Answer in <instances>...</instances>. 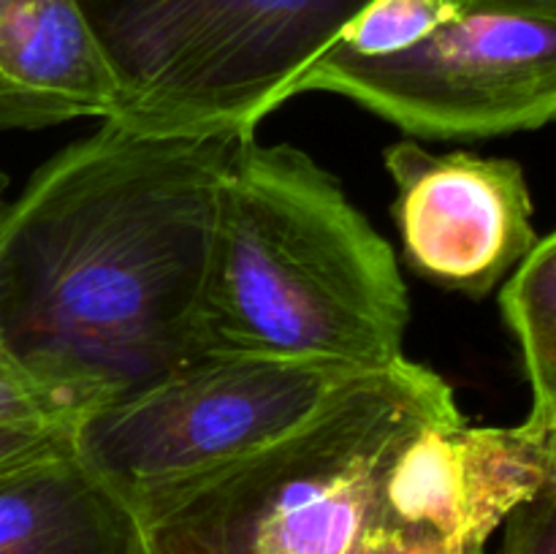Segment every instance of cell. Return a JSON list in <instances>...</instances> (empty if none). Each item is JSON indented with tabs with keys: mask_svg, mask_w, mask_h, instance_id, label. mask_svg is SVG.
<instances>
[{
	"mask_svg": "<svg viewBox=\"0 0 556 554\" xmlns=\"http://www.w3.org/2000/svg\"><path fill=\"white\" fill-rule=\"evenodd\" d=\"M394 179L391 212L407 266L424 280L486 297L538 244L521 166L476 152L396 141L383 155Z\"/></svg>",
	"mask_w": 556,
	"mask_h": 554,
	"instance_id": "52a82bcc",
	"label": "cell"
},
{
	"mask_svg": "<svg viewBox=\"0 0 556 554\" xmlns=\"http://www.w3.org/2000/svg\"><path fill=\"white\" fill-rule=\"evenodd\" d=\"M400 264L307 152L248 134L220 190L199 315L201 356L375 373L405 358Z\"/></svg>",
	"mask_w": 556,
	"mask_h": 554,
	"instance_id": "3957f363",
	"label": "cell"
},
{
	"mask_svg": "<svg viewBox=\"0 0 556 554\" xmlns=\"http://www.w3.org/2000/svg\"><path fill=\"white\" fill-rule=\"evenodd\" d=\"M5 190H9V177L0 172V217H3L5 206H9ZM0 421L36 424V427H54L76 432L81 418L68 405H63L58 396L49 394L38 383H33L0 351Z\"/></svg>",
	"mask_w": 556,
	"mask_h": 554,
	"instance_id": "7c38bea8",
	"label": "cell"
},
{
	"mask_svg": "<svg viewBox=\"0 0 556 554\" xmlns=\"http://www.w3.org/2000/svg\"><path fill=\"white\" fill-rule=\"evenodd\" d=\"M114 112L117 79L79 0H0V128Z\"/></svg>",
	"mask_w": 556,
	"mask_h": 554,
	"instance_id": "ba28073f",
	"label": "cell"
},
{
	"mask_svg": "<svg viewBox=\"0 0 556 554\" xmlns=\"http://www.w3.org/2000/svg\"><path fill=\"white\" fill-rule=\"evenodd\" d=\"M548 451V481H556V440H546Z\"/></svg>",
	"mask_w": 556,
	"mask_h": 554,
	"instance_id": "2e32d148",
	"label": "cell"
},
{
	"mask_svg": "<svg viewBox=\"0 0 556 554\" xmlns=\"http://www.w3.org/2000/svg\"><path fill=\"white\" fill-rule=\"evenodd\" d=\"M465 5H481V9L514 11V14L541 16L556 22V0H459Z\"/></svg>",
	"mask_w": 556,
	"mask_h": 554,
	"instance_id": "9a60e30c",
	"label": "cell"
},
{
	"mask_svg": "<svg viewBox=\"0 0 556 554\" xmlns=\"http://www.w3.org/2000/svg\"><path fill=\"white\" fill-rule=\"evenodd\" d=\"M369 0H79L117 79L112 123L255 134Z\"/></svg>",
	"mask_w": 556,
	"mask_h": 554,
	"instance_id": "277c9868",
	"label": "cell"
},
{
	"mask_svg": "<svg viewBox=\"0 0 556 554\" xmlns=\"http://www.w3.org/2000/svg\"><path fill=\"white\" fill-rule=\"evenodd\" d=\"M497 554H556V481L510 511Z\"/></svg>",
	"mask_w": 556,
	"mask_h": 554,
	"instance_id": "4fadbf2b",
	"label": "cell"
},
{
	"mask_svg": "<svg viewBox=\"0 0 556 554\" xmlns=\"http://www.w3.org/2000/svg\"><path fill=\"white\" fill-rule=\"evenodd\" d=\"M353 375L282 358L201 356L90 413L74 449L136 511L286 438Z\"/></svg>",
	"mask_w": 556,
	"mask_h": 554,
	"instance_id": "5b68a950",
	"label": "cell"
},
{
	"mask_svg": "<svg viewBox=\"0 0 556 554\" xmlns=\"http://www.w3.org/2000/svg\"><path fill=\"white\" fill-rule=\"evenodd\" d=\"M248 134L103 119L0 217V351L85 421L201 358L220 190Z\"/></svg>",
	"mask_w": 556,
	"mask_h": 554,
	"instance_id": "6da1fadb",
	"label": "cell"
},
{
	"mask_svg": "<svg viewBox=\"0 0 556 554\" xmlns=\"http://www.w3.org/2000/svg\"><path fill=\"white\" fill-rule=\"evenodd\" d=\"M500 310L519 342L532 389V411L521 427L538 438L556 435V231L538 239L500 293Z\"/></svg>",
	"mask_w": 556,
	"mask_h": 554,
	"instance_id": "30bf717a",
	"label": "cell"
},
{
	"mask_svg": "<svg viewBox=\"0 0 556 554\" xmlns=\"http://www.w3.org/2000/svg\"><path fill=\"white\" fill-rule=\"evenodd\" d=\"M456 9L459 0H369L326 54L367 60L405 52L432 36Z\"/></svg>",
	"mask_w": 556,
	"mask_h": 554,
	"instance_id": "8fae6325",
	"label": "cell"
},
{
	"mask_svg": "<svg viewBox=\"0 0 556 554\" xmlns=\"http://www.w3.org/2000/svg\"><path fill=\"white\" fill-rule=\"evenodd\" d=\"M546 440H556V435H554V438H546Z\"/></svg>",
	"mask_w": 556,
	"mask_h": 554,
	"instance_id": "e0dca14e",
	"label": "cell"
},
{
	"mask_svg": "<svg viewBox=\"0 0 556 554\" xmlns=\"http://www.w3.org/2000/svg\"><path fill=\"white\" fill-rule=\"evenodd\" d=\"M546 440L476 427L429 367L348 378L286 438L136 505L147 554H486Z\"/></svg>",
	"mask_w": 556,
	"mask_h": 554,
	"instance_id": "7a4b0ae2",
	"label": "cell"
},
{
	"mask_svg": "<svg viewBox=\"0 0 556 554\" xmlns=\"http://www.w3.org/2000/svg\"><path fill=\"white\" fill-rule=\"evenodd\" d=\"M74 445V432L36 424L0 421V473L43 459Z\"/></svg>",
	"mask_w": 556,
	"mask_h": 554,
	"instance_id": "5bb4252c",
	"label": "cell"
},
{
	"mask_svg": "<svg viewBox=\"0 0 556 554\" xmlns=\"http://www.w3.org/2000/svg\"><path fill=\"white\" fill-rule=\"evenodd\" d=\"M299 92H337L424 139H486L556 119V22L465 5L405 52L324 54Z\"/></svg>",
	"mask_w": 556,
	"mask_h": 554,
	"instance_id": "8992f818",
	"label": "cell"
},
{
	"mask_svg": "<svg viewBox=\"0 0 556 554\" xmlns=\"http://www.w3.org/2000/svg\"><path fill=\"white\" fill-rule=\"evenodd\" d=\"M0 554H147L134 505L76 449L0 473Z\"/></svg>",
	"mask_w": 556,
	"mask_h": 554,
	"instance_id": "9c48e42d",
	"label": "cell"
}]
</instances>
